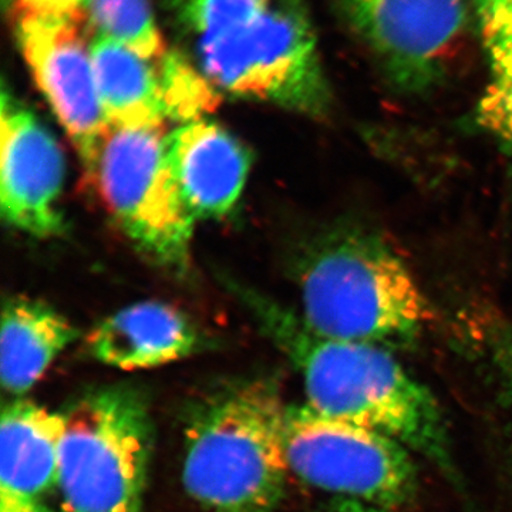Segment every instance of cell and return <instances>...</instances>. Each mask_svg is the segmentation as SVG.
<instances>
[{
  "label": "cell",
  "instance_id": "cell-24",
  "mask_svg": "<svg viewBox=\"0 0 512 512\" xmlns=\"http://www.w3.org/2000/svg\"><path fill=\"white\" fill-rule=\"evenodd\" d=\"M323 512H390L379 505L362 503V501L348 500V498H335L330 501Z\"/></svg>",
  "mask_w": 512,
  "mask_h": 512
},
{
  "label": "cell",
  "instance_id": "cell-19",
  "mask_svg": "<svg viewBox=\"0 0 512 512\" xmlns=\"http://www.w3.org/2000/svg\"><path fill=\"white\" fill-rule=\"evenodd\" d=\"M476 12L491 74L512 73V0H468Z\"/></svg>",
  "mask_w": 512,
  "mask_h": 512
},
{
  "label": "cell",
  "instance_id": "cell-16",
  "mask_svg": "<svg viewBox=\"0 0 512 512\" xmlns=\"http://www.w3.org/2000/svg\"><path fill=\"white\" fill-rule=\"evenodd\" d=\"M83 13L89 32L114 40L151 62L158 63L167 55L148 0H86Z\"/></svg>",
  "mask_w": 512,
  "mask_h": 512
},
{
  "label": "cell",
  "instance_id": "cell-1",
  "mask_svg": "<svg viewBox=\"0 0 512 512\" xmlns=\"http://www.w3.org/2000/svg\"><path fill=\"white\" fill-rule=\"evenodd\" d=\"M237 293L269 339L298 367L306 406L444 464L448 441L439 404L383 346L325 338L301 315L266 296L239 285Z\"/></svg>",
  "mask_w": 512,
  "mask_h": 512
},
{
  "label": "cell",
  "instance_id": "cell-21",
  "mask_svg": "<svg viewBox=\"0 0 512 512\" xmlns=\"http://www.w3.org/2000/svg\"><path fill=\"white\" fill-rule=\"evenodd\" d=\"M86 0H16L18 8L53 16L83 15Z\"/></svg>",
  "mask_w": 512,
  "mask_h": 512
},
{
  "label": "cell",
  "instance_id": "cell-4",
  "mask_svg": "<svg viewBox=\"0 0 512 512\" xmlns=\"http://www.w3.org/2000/svg\"><path fill=\"white\" fill-rule=\"evenodd\" d=\"M62 416L63 512H143L154 444L144 393L128 384L97 387Z\"/></svg>",
  "mask_w": 512,
  "mask_h": 512
},
{
  "label": "cell",
  "instance_id": "cell-7",
  "mask_svg": "<svg viewBox=\"0 0 512 512\" xmlns=\"http://www.w3.org/2000/svg\"><path fill=\"white\" fill-rule=\"evenodd\" d=\"M285 450L289 470L336 498L396 508L416 495V464L407 447L377 431L288 407Z\"/></svg>",
  "mask_w": 512,
  "mask_h": 512
},
{
  "label": "cell",
  "instance_id": "cell-9",
  "mask_svg": "<svg viewBox=\"0 0 512 512\" xmlns=\"http://www.w3.org/2000/svg\"><path fill=\"white\" fill-rule=\"evenodd\" d=\"M343 5L357 35L403 92L433 86L466 32V0H343Z\"/></svg>",
  "mask_w": 512,
  "mask_h": 512
},
{
  "label": "cell",
  "instance_id": "cell-22",
  "mask_svg": "<svg viewBox=\"0 0 512 512\" xmlns=\"http://www.w3.org/2000/svg\"><path fill=\"white\" fill-rule=\"evenodd\" d=\"M0 512H53L42 498L18 493L0 485Z\"/></svg>",
  "mask_w": 512,
  "mask_h": 512
},
{
  "label": "cell",
  "instance_id": "cell-3",
  "mask_svg": "<svg viewBox=\"0 0 512 512\" xmlns=\"http://www.w3.org/2000/svg\"><path fill=\"white\" fill-rule=\"evenodd\" d=\"M306 325L346 342L409 343L430 309L416 279L386 241L363 229H342L309 248L298 266Z\"/></svg>",
  "mask_w": 512,
  "mask_h": 512
},
{
  "label": "cell",
  "instance_id": "cell-5",
  "mask_svg": "<svg viewBox=\"0 0 512 512\" xmlns=\"http://www.w3.org/2000/svg\"><path fill=\"white\" fill-rule=\"evenodd\" d=\"M218 90L305 116H328L332 94L305 0H272L242 28L195 42Z\"/></svg>",
  "mask_w": 512,
  "mask_h": 512
},
{
  "label": "cell",
  "instance_id": "cell-13",
  "mask_svg": "<svg viewBox=\"0 0 512 512\" xmlns=\"http://www.w3.org/2000/svg\"><path fill=\"white\" fill-rule=\"evenodd\" d=\"M63 416L29 400L3 406L0 419V485L42 498L57 488Z\"/></svg>",
  "mask_w": 512,
  "mask_h": 512
},
{
  "label": "cell",
  "instance_id": "cell-17",
  "mask_svg": "<svg viewBox=\"0 0 512 512\" xmlns=\"http://www.w3.org/2000/svg\"><path fill=\"white\" fill-rule=\"evenodd\" d=\"M157 64L167 119L191 123L220 106L217 87L185 57L167 52Z\"/></svg>",
  "mask_w": 512,
  "mask_h": 512
},
{
  "label": "cell",
  "instance_id": "cell-10",
  "mask_svg": "<svg viewBox=\"0 0 512 512\" xmlns=\"http://www.w3.org/2000/svg\"><path fill=\"white\" fill-rule=\"evenodd\" d=\"M66 165L52 131L3 86L0 99V208L12 227L37 238L62 234Z\"/></svg>",
  "mask_w": 512,
  "mask_h": 512
},
{
  "label": "cell",
  "instance_id": "cell-2",
  "mask_svg": "<svg viewBox=\"0 0 512 512\" xmlns=\"http://www.w3.org/2000/svg\"><path fill=\"white\" fill-rule=\"evenodd\" d=\"M288 407L266 377L229 380L200 397L184 430L185 491L205 512H275L285 497Z\"/></svg>",
  "mask_w": 512,
  "mask_h": 512
},
{
  "label": "cell",
  "instance_id": "cell-18",
  "mask_svg": "<svg viewBox=\"0 0 512 512\" xmlns=\"http://www.w3.org/2000/svg\"><path fill=\"white\" fill-rule=\"evenodd\" d=\"M178 25L195 42L242 28L272 0H167Z\"/></svg>",
  "mask_w": 512,
  "mask_h": 512
},
{
  "label": "cell",
  "instance_id": "cell-8",
  "mask_svg": "<svg viewBox=\"0 0 512 512\" xmlns=\"http://www.w3.org/2000/svg\"><path fill=\"white\" fill-rule=\"evenodd\" d=\"M16 36L33 79L93 177L109 131L97 90L86 18L53 16L15 6Z\"/></svg>",
  "mask_w": 512,
  "mask_h": 512
},
{
  "label": "cell",
  "instance_id": "cell-12",
  "mask_svg": "<svg viewBox=\"0 0 512 512\" xmlns=\"http://www.w3.org/2000/svg\"><path fill=\"white\" fill-rule=\"evenodd\" d=\"M204 339L180 309L158 301L127 306L101 320L86 339L103 365L121 370L153 369L200 350Z\"/></svg>",
  "mask_w": 512,
  "mask_h": 512
},
{
  "label": "cell",
  "instance_id": "cell-20",
  "mask_svg": "<svg viewBox=\"0 0 512 512\" xmlns=\"http://www.w3.org/2000/svg\"><path fill=\"white\" fill-rule=\"evenodd\" d=\"M478 121L512 158V73L491 74Z\"/></svg>",
  "mask_w": 512,
  "mask_h": 512
},
{
  "label": "cell",
  "instance_id": "cell-14",
  "mask_svg": "<svg viewBox=\"0 0 512 512\" xmlns=\"http://www.w3.org/2000/svg\"><path fill=\"white\" fill-rule=\"evenodd\" d=\"M77 329L46 302L13 296L3 303L0 380L5 392L22 396L74 339Z\"/></svg>",
  "mask_w": 512,
  "mask_h": 512
},
{
  "label": "cell",
  "instance_id": "cell-6",
  "mask_svg": "<svg viewBox=\"0 0 512 512\" xmlns=\"http://www.w3.org/2000/svg\"><path fill=\"white\" fill-rule=\"evenodd\" d=\"M165 140L164 128L110 126L92 180L136 247L181 272L190 264L195 218L175 184Z\"/></svg>",
  "mask_w": 512,
  "mask_h": 512
},
{
  "label": "cell",
  "instance_id": "cell-11",
  "mask_svg": "<svg viewBox=\"0 0 512 512\" xmlns=\"http://www.w3.org/2000/svg\"><path fill=\"white\" fill-rule=\"evenodd\" d=\"M165 146L175 184L195 220L224 217L235 207L252 163L237 137L201 119L175 128Z\"/></svg>",
  "mask_w": 512,
  "mask_h": 512
},
{
  "label": "cell",
  "instance_id": "cell-23",
  "mask_svg": "<svg viewBox=\"0 0 512 512\" xmlns=\"http://www.w3.org/2000/svg\"><path fill=\"white\" fill-rule=\"evenodd\" d=\"M494 353L497 365L500 366L501 373H503L505 386H507L508 396H510L512 403V336L501 335V338L497 339Z\"/></svg>",
  "mask_w": 512,
  "mask_h": 512
},
{
  "label": "cell",
  "instance_id": "cell-15",
  "mask_svg": "<svg viewBox=\"0 0 512 512\" xmlns=\"http://www.w3.org/2000/svg\"><path fill=\"white\" fill-rule=\"evenodd\" d=\"M90 52L110 126L165 128L158 64L103 36H94Z\"/></svg>",
  "mask_w": 512,
  "mask_h": 512
}]
</instances>
